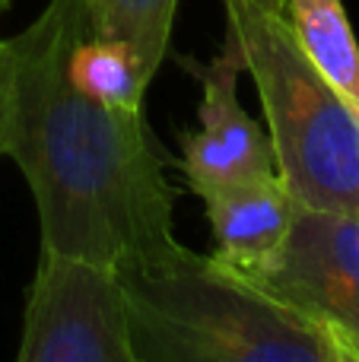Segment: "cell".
Instances as JSON below:
<instances>
[{
  "mask_svg": "<svg viewBox=\"0 0 359 362\" xmlns=\"http://www.w3.org/2000/svg\"><path fill=\"white\" fill-rule=\"evenodd\" d=\"M89 35L83 0H48L6 45L4 156L19 165L42 255L121 274L175 251V187L143 112L89 99L67 74Z\"/></svg>",
  "mask_w": 359,
  "mask_h": 362,
  "instance_id": "cell-1",
  "label": "cell"
},
{
  "mask_svg": "<svg viewBox=\"0 0 359 362\" xmlns=\"http://www.w3.org/2000/svg\"><path fill=\"white\" fill-rule=\"evenodd\" d=\"M137 362H334V340L248 274L178 245L114 274Z\"/></svg>",
  "mask_w": 359,
  "mask_h": 362,
  "instance_id": "cell-2",
  "label": "cell"
},
{
  "mask_svg": "<svg viewBox=\"0 0 359 362\" xmlns=\"http://www.w3.org/2000/svg\"><path fill=\"white\" fill-rule=\"evenodd\" d=\"M226 32L258 86L290 197L309 210L359 216V115L299 48L283 13L226 0Z\"/></svg>",
  "mask_w": 359,
  "mask_h": 362,
  "instance_id": "cell-3",
  "label": "cell"
},
{
  "mask_svg": "<svg viewBox=\"0 0 359 362\" xmlns=\"http://www.w3.org/2000/svg\"><path fill=\"white\" fill-rule=\"evenodd\" d=\"M16 362H137L114 274L51 255L38 257Z\"/></svg>",
  "mask_w": 359,
  "mask_h": 362,
  "instance_id": "cell-4",
  "label": "cell"
},
{
  "mask_svg": "<svg viewBox=\"0 0 359 362\" xmlns=\"http://www.w3.org/2000/svg\"><path fill=\"white\" fill-rule=\"evenodd\" d=\"M248 276L359 353V216L299 204L280 251Z\"/></svg>",
  "mask_w": 359,
  "mask_h": 362,
  "instance_id": "cell-5",
  "label": "cell"
},
{
  "mask_svg": "<svg viewBox=\"0 0 359 362\" xmlns=\"http://www.w3.org/2000/svg\"><path fill=\"white\" fill-rule=\"evenodd\" d=\"M184 64L201 80V127L182 137V172L191 191L207 194L242 181L280 178L271 137L239 102V74L245 67L233 35L226 32V45L213 61Z\"/></svg>",
  "mask_w": 359,
  "mask_h": 362,
  "instance_id": "cell-6",
  "label": "cell"
},
{
  "mask_svg": "<svg viewBox=\"0 0 359 362\" xmlns=\"http://www.w3.org/2000/svg\"><path fill=\"white\" fill-rule=\"evenodd\" d=\"M201 197L213 229V255L245 274L277 255L299 206L280 178L213 187Z\"/></svg>",
  "mask_w": 359,
  "mask_h": 362,
  "instance_id": "cell-7",
  "label": "cell"
},
{
  "mask_svg": "<svg viewBox=\"0 0 359 362\" xmlns=\"http://www.w3.org/2000/svg\"><path fill=\"white\" fill-rule=\"evenodd\" d=\"M299 48L359 115V42L341 0H283Z\"/></svg>",
  "mask_w": 359,
  "mask_h": 362,
  "instance_id": "cell-8",
  "label": "cell"
},
{
  "mask_svg": "<svg viewBox=\"0 0 359 362\" xmlns=\"http://www.w3.org/2000/svg\"><path fill=\"white\" fill-rule=\"evenodd\" d=\"M67 74L80 93L118 112H143L146 86L153 83V74L131 45L93 32L76 42Z\"/></svg>",
  "mask_w": 359,
  "mask_h": 362,
  "instance_id": "cell-9",
  "label": "cell"
},
{
  "mask_svg": "<svg viewBox=\"0 0 359 362\" xmlns=\"http://www.w3.org/2000/svg\"><path fill=\"white\" fill-rule=\"evenodd\" d=\"M89 32L131 45L143 67L156 76L172 42L178 0H83Z\"/></svg>",
  "mask_w": 359,
  "mask_h": 362,
  "instance_id": "cell-10",
  "label": "cell"
},
{
  "mask_svg": "<svg viewBox=\"0 0 359 362\" xmlns=\"http://www.w3.org/2000/svg\"><path fill=\"white\" fill-rule=\"evenodd\" d=\"M4 137H6V45L0 38V156H4Z\"/></svg>",
  "mask_w": 359,
  "mask_h": 362,
  "instance_id": "cell-11",
  "label": "cell"
},
{
  "mask_svg": "<svg viewBox=\"0 0 359 362\" xmlns=\"http://www.w3.org/2000/svg\"><path fill=\"white\" fill-rule=\"evenodd\" d=\"M254 4L267 6V10H277V13H283V0H254Z\"/></svg>",
  "mask_w": 359,
  "mask_h": 362,
  "instance_id": "cell-12",
  "label": "cell"
},
{
  "mask_svg": "<svg viewBox=\"0 0 359 362\" xmlns=\"http://www.w3.org/2000/svg\"><path fill=\"white\" fill-rule=\"evenodd\" d=\"M6 6H10V0H0V13H4V10H6Z\"/></svg>",
  "mask_w": 359,
  "mask_h": 362,
  "instance_id": "cell-13",
  "label": "cell"
}]
</instances>
